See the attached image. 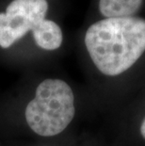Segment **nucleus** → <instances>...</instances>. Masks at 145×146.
Returning <instances> with one entry per match:
<instances>
[{"label": "nucleus", "instance_id": "nucleus-3", "mask_svg": "<svg viewBox=\"0 0 145 146\" xmlns=\"http://www.w3.org/2000/svg\"><path fill=\"white\" fill-rule=\"evenodd\" d=\"M46 0H13L0 12V47L10 48L29 31L35 32L45 20Z\"/></svg>", "mask_w": 145, "mask_h": 146}, {"label": "nucleus", "instance_id": "nucleus-6", "mask_svg": "<svg viewBox=\"0 0 145 146\" xmlns=\"http://www.w3.org/2000/svg\"><path fill=\"white\" fill-rule=\"evenodd\" d=\"M140 134L142 136V138L145 139V118L143 119L142 123H141V125H140Z\"/></svg>", "mask_w": 145, "mask_h": 146}, {"label": "nucleus", "instance_id": "nucleus-1", "mask_svg": "<svg viewBox=\"0 0 145 146\" xmlns=\"http://www.w3.org/2000/svg\"><path fill=\"white\" fill-rule=\"evenodd\" d=\"M84 42L102 74L119 76L145 52V20L135 16L105 18L89 26Z\"/></svg>", "mask_w": 145, "mask_h": 146}, {"label": "nucleus", "instance_id": "nucleus-5", "mask_svg": "<svg viewBox=\"0 0 145 146\" xmlns=\"http://www.w3.org/2000/svg\"><path fill=\"white\" fill-rule=\"evenodd\" d=\"M143 0H100L99 11L106 18L129 17L140 10Z\"/></svg>", "mask_w": 145, "mask_h": 146}, {"label": "nucleus", "instance_id": "nucleus-4", "mask_svg": "<svg viewBox=\"0 0 145 146\" xmlns=\"http://www.w3.org/2000/svg\"><path fill=\"white\" fill-rule=\"evenodd\" d=\"M32 35L36 45L47 51L57 50L60 47L63 41L62 31L60 26L48 19L42 22Z\"/></svg>", "mask_w": 145, "mask_h": 146}, {"label": "nucleus", "instance_id": "nucleus-2", "mask_svg": "<svg viewBox=\"0 0 145 146\" xmlns=\"http://www.w3.org/2000/svg\"><path fill=\"white\" fill-rule=\"evenodd\" d=\"M75 115V94L69 84L60 78H46L40 82L24 108L27 126L42 138L60 135Z\"/></svg>", "mask_w": 145, "mask_h": 146}]
</instances>
